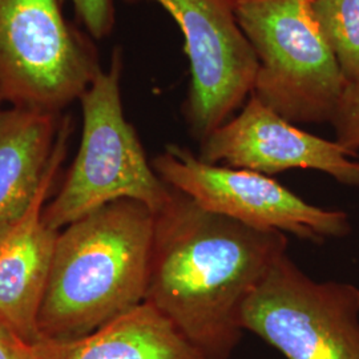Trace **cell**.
Masks as SVG:
<instances>
[{
	"instance_id": "10",
	"label": "cell",
	"mask_w": 359,
	"mask_h": 359,
	"mask_svg": "<svg viewBox=\"0 0 359 359\" xmlns=\"http://www.w3.org/2000/svg\"><path fill=\"white\" fill-rule=\"evenodd\" d=\"M71 132V118L65 117L51 163L31 204L22 215L0 224V321L32 345L41 341L39 311L59 236L46 225L43 210L65 161Z\"/></svg>"
},
{
	"instance_id": "9",
	"label": "cell",
	"mask_w": 359,
	"mask_h": 359,
	"mask_svg": "<svg viewBox=\"0 0 359 359\" xmlns=\"http://www.w3.org/2000/svg\"><path fill=\"white\" fill-rule=\"evenodd\" d=\"M358 156L337 140L298 128L255 95L248 97L238 115L200 142L198 152L209 164L270 177L294 169L317 170L351 188H359Z\"/></svg>"
},
{
	"instance_id": "11",
	"label": "cell",
	"mask_w": 359,
	"mask_h": 359,
	"mask_svg": "<svg viewBox=\"0 0 359 359\" xmlns=\"http://www.w3.org/2000/svg\"><path fill=\"white\" fill-rule=\"evenodd\" d=\"M36 354L38 359H206L148 302L76 339H41Z\"/></svg>"
},
{
	"instance_id": "13",
	"label": "cell",
	"mask_w": 359,
	"mask_h": 359,
	"mask_svg": "<svg viewBox=\"0 0 359 359\" xmlns=\"http://www.w3.org/2000/svg\"><path fill=\"white\" fill-rule=\"evenodd\" d=\"M311 11L347 84H359V0H313Z\"/></svg>"
},
{
	"instance_id": "8",
	"label": "cell",
	"mask_w": 359,
	"mask_h": 359,
	"mask_svg": "<svg viewBox=\"0 0 359 359\" xmlns=\"http://www.w3.org/2000/svg\"><path fill=\"white\" fill-rule=\"evenodd\" d=\"M128 3L142 0H124ZM180 27L191 84L182 114L198 142L225 124L252 95L258 62L234 15V0H148Z\"/></svg>"
},
{
	"instance_id": "6",
	"label": "cell",
	"mask_w": 359,
	"mask_h": 359,
	"mask_svg": "<svg viewBox=\"0 0 359 359\" xmlns=\"http://www.w3.org/2000/svg\"><path fill=\"white\" fill-rule=\"evenodd\" d=\"M250 332L286 359H359V287L316 281L287 253L245 299Z\"/></svg>"
},
{
	"instance_id": "17",
	"label": "cell",
	"mask_w": 359,
	"mask_h": 359,
	"mask_svg": "<svg viewBox=\"0 0 359 359\" xmlns=\"http://www.w3.org/2000/svg\"><path fill=\"white\" fill-rule=\"evenodd\" d=\"M3 103H4V99H3V96H1V92H0V112L3 111V109H1V104Z\"/></svg>"
},
{
	"instance_id": "7",
	"label": "cell",
	"mask_w": 359,
	"mask_h": 359,
	"mask_svg": "<svg viewBox=\"0 0 359 359\" xmlns=\"http://www.w3.org/2000/svg\"><path fill=\"white\" fill-rule=\"evenodd\" d=\"M152 167L170 188L198 205L256 229L318 245L351 231L346 212L313 205L270 176L205 163L177 144L167 145Z\"/></svg>"
},
{
	"instance_id": "2",
	"label": "cell",
	"mask_w": 359,
	"mask_h": 359,
	"mask_svg": "<svg viewBox=\"0 0 359 359\" xmlns=\"http://www.w3.org/2000/svg\"><path fill=\"white\" fill-rule=\"evenodd\" d=\"M59 231L39 311L41 339H76L145 301L154 213L117 200Z\"/></svg>"
},
{
	"instance_id": "14",
	"label": "cell",
	"mask_w": 359,
	"mask_h": 359,
	"mask_svg": "<svg viewBox=\"0 0 359 359\" xmlns=\"http://www.w3.org/2000/svg\"><path fill=\"white\" fill-rule=\"evenodd\" d=\"M335 140L348 151L359 152V84H347L333 118Z\"/></svg>"
},
{
	"instance_id": "4",
	"label": "cell",
	"mask_w": 359,
	"mask_h": 359,
	"mask_svg": "<svg viewBox=\"0 0 359 359\" xmlns=\"http://www.w3.org/2000/svg\"><path fill=\"white\" fill-rule=\"evenodd\" d=\"M313 0H234L257 62L252 95L293 124L330 123L346 90Z\"/></svg>"
},
{
	"instance_id": "3",
	"label": "cell",
	"mask_w": 359,
	"mask_h": 359,
	"mask_svg": "<svg viewBox=\"0 0 359 359\" xmlns=\"http://www.w3.org/2000/svg\"><path fill=\"white\" fill-rule=\"evenodd\" d=\"M123 51L116 47L81 97L83 132L76 157L62 189L44 206L47 226L59 231L117 200H135L154 215L167 204L172 188L154 172L142 142L124 115L121 102Z\"/></svg>"
},
{
	"instance_id": "12",
	"label": "cell",
	"mask_w": 359,
	"mask_h": 359,
	"mask_svg": "<svg viewBox=\"0 0 359 359\" xmlns=\"http://www.w3.org/2000/svg\"><path fill=\"white\" fill-rule=\"evenodd\" d=\"M65 117L11 107L0 112V224L22 215L51 163Z\"/></svg>"
},
{
	"instance_id": "16",
	"label": "cell",
	"mask_w": 359,
	"mask_h": 359,
	"mask_svg": "<svg viewBox=\"0 0 359 359\" xmlns=\"http://www.w3.org/2000/svg\"><path fill=\"white\" fill-rule=\"evenodd\" d=\"M0 359H38L36 345L27 342L0 321Z\"/></svg>"
},
{
	"instance_id": "5",
	"label": "cell",
	"mask_w": 359,
	"mask_h": 359,
	"mask_svg": "<svg viewBox=\"0 0 359 359\" xmlns=\"http://www.w3.org/2000/svg\"><path fill=\"white\" fill-rule=\"evenodd\" d=\"M60 0H0V92L11 107L62 114L103 69Z\"/></svg>"
},
{
	"instance_id": "1",
	"label": "cell",
	"mask_w": 359,
	"mask_h": 359,
	"mask_svg": "<svg viewBox=\"0 0 359 359\" xmlns=\"http://www.w3.org/2000/svg\"><path fill=\"white\" fill-rule=\"evenodd\" d=\"M285 233L210 212L172 188L154 215L145 301L206 359H229L244 330L245 299L287 253Z\"/></svg>"
},
{
	"instance_id": "15",
	"label": "cell",
	"mask_w": 359,
	"mask_h": 359,
	"mask_svg": "<svg viewBox=\"0 0 359 359\" xmlns=\"http://www.w3.org/2000/svg\"><path fill=\"white\" fill-rule=\"evenodd\" d=\"M74 6L79 22L87 34L95 40H102L111 35L115 27L114 0H60Z\"/></svg>"
}]
</instances>
